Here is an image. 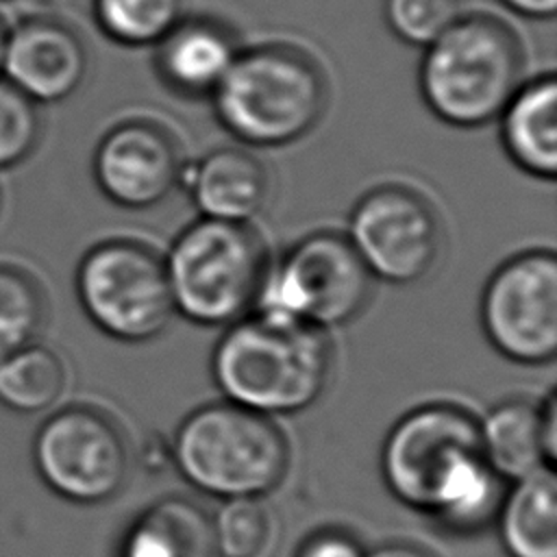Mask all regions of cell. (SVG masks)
Instances as JSON below:
<instances>
[{
    "label": "cell",
    "instance_id": "obj_1",
    "mask_svg": "<svg viewBox=\"0 0 557 557\" xmlns=\"http://www.w3.org/2000/svg\"><path fill=\"white\" fill-rule=\"evenodd\" d=\"M381 476L398 503L457 535L494 520L505 492L483 459L479 420L450 403L420 405L387 431Z\"/></svg>",
    "mask_w": 557,
    "mask_h": 557
},
{
    "label": "cell",
    "instance_id": "obj_2",
    "mask_svg": "<svg viewBox=\"0 0 557 557\" xmlns=\"http://www.w3.org/2000/svg\"><path fill=\"white\" fill-rule=\"evenodd\" d=\"M331 370L324 331L261 313L228 324L211 352V376L224 400L268 418L313 407Z\"/></svg>",
    "mask_w": 557,
    "mask_h": 557
},
{
    "label": "cell",
    "instance_id": "obj_3",
    "mask_svg": "<svg viewBox=\"0 0 557 557\" xmlns=\"http://www.w3.org/2000/svg\"><path fill=\"white\" fill-rule=\"evenodd\" d=\"M220 124L242 144L281 148L305 137L326 107L318 63L289 44L239 50L211 94Z\"/></svg>",
    "mask_w": 557,
    "mask_h": 557
},
{
    "label": "cell",
    "instance_id": "obj_4",
    "mask_svg": "<svg viewBox=\"0 0 557 557\" xmlns=\"http://www.w3.org/2000/svg\"><path fill=\"white\" fill-rule=\"evenodd\" d=\"M522 46L494 15L461 13L424 48L422 100L442 122L476 128L496 120L522 83Z\"/></svg>",
    "mask_w": 557,
    "mask_h": 557
},
{
    "label": "cell",
    "instance_id": "obj_5",
    "mask_svg": "<svg viewBox=\"0 0 557 557\" xmlns=\"http://www.w3.org/2000/svg\"><path fill=\"white\" fill-rule=\"evenodd\" d=\"M289 444L272 418L235 403L187 413L172 437V461L194 490L220 498H265L287 476Z\"/></svg>",
    "mask_w": 557,
    "mask_h": 557
},
{
    "label": "cell",
    "instance_id": "obj_6",
    "mask_svg": "<svg viewBox=\"0 0 557 557\" xmlns=\"http://www.w3.org/2000/svg\"><path fill=\"white\" fill-rule=\"evenodd\" d=\"M268 257L248 224L198 218L163 259L174 311L200 326H228L255 307Z\"/></svg>",
    "mask_w": 557,
    "mask_h": 557
},
{
    "label": "cell",
    "instance_id": "obj_7",
    "mask_svg": "<svg viewBox=\"0 0 557 557\" xmlns=\"http://www.w3.org/2000/svg\"><path fill=\"white\" fill-rule=\"evenodd\" d=\"M372 281L346 235L318 231L268 263L250 313L326 333L366 309Z\"/></svg>",
    "mask_w": 557,
    "mask_h": 557
},
{
    "label": "cell",
    "instance_id": "obj_8",
    "mask_svg": "<svg viewBox=\"0 0 557 557\" xmlns=\"http://www.w3.org/2000/svg\"><path fill=\"white\" fill-rule=\"evenodd\" d=\"M74 283L91 324L120 342L157 339L176 313L163 259L133 239H107L89 248Z\"/></svg>",
    "mask_w": 557,
    "mask_h": 557
},
{
    "label": "cell",
    "instance_id": "obj_9",
    "mask_svg": "<svg viewBox=\"0 0 557 557\" xmlns=\"http://www.w3.org/2000/svg\"><path fill=\"white\" fill-rule=\"evenodd\" d=\"M30 455L44 485L76 505L115 498L131 472L124 433L109 416L85 405L50 413L33 437Z\"/></svg>",
    "mask_w": 557,
    "mask_h": 557
},
{
    "label": "cell",
    "instance_id": "obj_10",
    "mask_svg": "<svg viewBox=\"0 0 557 557\" xmlns=\"http://www.w3.org/2000/svg\"><path fill=\"white\" fill-rule=\"evenodd\" d=\"M481 326L513 363L542 366L557 352V257L527 250L500 263L481 294Z\"/></svg>",
    "mask_w": 557,
    "mask_h": 557
},
{
    "label": "cell",
    "instance_id": "obj_11",
    "mask_svg": "<svg viewBox=\"0 0 557 557\" xmlns=\"http://www.w3.org/2000/svg\"><path fill=\"white\" fill-rule=\"evenodd\" d=\"M346 239L372 278L413 285L435 268L442 228L437 213L420 194L381 185L352 207Z\"/></svg>",
    "mask_w": 557,
    "mask_h": 557
},
{
    "label": "cell",
    "instance_id": "obj_12",
    "mask_svg": "<svg viewBox=\"0 0 557 557\" xmlns=\"http://www.w3.org/2000/svg\"><path fill=\"white\" fill-rule=\"evenodd\" d=\"M183 165L174 137L161 124L128 120L100 139L91 170L111 202L124 209H150L181 185Z\"/></svg>",
    "mask_w": 557,
    "mask_h": 557
},
{
    "label": "cell",
    "instance_id": "obj_13",
    "mask_svg": "<svg viewBox=\"0 0 557 557\" xmlns=\"http://www.w3.org/2000/svg\"><path fill=\"white\" fill-rule=\"evenodd\" d=\"M85 74V44L65 22L26 17L7 28L0 76L33 102H59L72 96Z\"/></svg>",
    "mask_w": 557,
    "mask_h": 557
},
{
    "label": "cell",
    "instance_id": "obj_14",
    "mask_svg": "<svg viewBox=\"0 0 557 557\" xmlns=\"http://www.w3.org/2000/svg\"><path fill=\"white\" fill-rule=\"evenodd\" d=\"M481 453L503 481H518L557 459V392L542 400L507 398L479 420Z\"/></svg>",
    "mask_w": 557,
    "mask_h": 557
},
{
    "label": "cell",
    "instance_id": "obj_15",
    "mask_svg": "<svg viewBox=\"0 0 557 557\" xmlns=\"http://www.w3.org/2000/svg\"><path fill=\"white\" fill-rule=\"evenodd\" d=\"M181 183L200 218L248 224L257 218L270 194V176L261 159L244 148H215L183 165Z\"/></svg>",
    "mask_w": 557,
    "mask_h": 557
},
{
    "label": "cell",
    "instance_id": "obj_16",
    "mask_svg": "<svg viewBox=\"0 0 557 557\" xmlns=\"http://www.w3.org/2000/svg\"><path fill=\"white\" fill-rule=\"evenodd\" d=\"M239 48L226 26L213 20H181L157 44V70L163 83L185 96H211Z\"/></svg>",
    "mask_w": 557,
    "mask_h": 557
},
{
    "label": "cell",
    "instance_id": "obj_17",
    "mask_svg": "<svg viewBox=\"0 0 557 557\" xmlns=\"http://www.w3.org/2000/svg\"><path fill=\"white\" fill-rule=\"evenodd\" d=\"M500 141L507 157L527 174L557 176V81L544 74L520 83L500 111Z\"/></svg>",
    "mask_w": 557,
    "mask_h": 557
},
{
    "label": "cell",
    "instance_id": "obj_18",
    "mask_svg": "<svg viewBox=\"0 0 557 557\" xmlns=\"http://www.w3.org/2000/svg\"><path fill=\"white\" fill-rule=\"evenodd\" d=\"M496 531L507 557H557V474L544 466L503 492Z\"/></svg>",
    "mask_w": 557,
    "mask_h": 557
},
{
    "label": "cell",
    "instance_id": "obj_19",
    "mask_svg": "<svg viewBox=\"0 0 557 557\" xmlns=\"http://www.w3.org/2000/svg\"><path fill=\"white\" fill-rule=\"evenodd\" d=\"M211 518L196 503L165 496L124 531L117 557H211Z\"/></svg>",
    "mask_w": 557,
    "mask_h": 557
},
{
    "label": "cell",
    "instance_id": "obj_20",
    "mask_svg": "<svg viewBox=\"0 0 557 557\" xmlns=\"http://www.w3.org/2000/svg\"><path fill=\"white\" fill-rule=\"evenodd\" d=\"M61 357L41 344H28L0 361V405L17 413L52 407L65 389Z\"/></svg>",
    "mask_w": 557,
    "mask_h": 557
},
{
    "label": "cell",
    "instance_id": "obj_21",
    "mask_svg": "<svg viewBox=\"0 0 557 557\" xmlns=\"http://www.w3.org/2000/svg\"><path fill=\"white\" fill-rule=\"evenodd\" d=\"M98 28L122 46L159 44L185 13V0H94Z\"/></svg>",
    "mask_w": 557,
    "mask_h": 557
},
{
    "label": "cell",
    "instance_id": "obj_22",
    "mask_svg": "<svg viewBox=\"0 0 557 557\" xmlns=\"http://www.w3.org/2000/svg\"><path fill=\"white\" fill-rule=\"evenodd\" d=\"M44 313V294L37 281L20 268L0 265V361L35 344Z\"/></svg>",
    "mask_w": 557,
    "mask_h": 557
},
{
    "label": "cell",
    "instance_id": "obj_23",
    "mask_svg": "<svg viewBox=\"0 0 557 557\" xmlns=\"http://www.w3.org/2000/svg\"><path fill=\"white\" fill-rule=\"evenodd\" d=\"M272 540V516L261 498L222 500L211 518V544L218 557H261Z\"/></svg>",
    "mask_w": 557,
    "mask_h": 557
},
{
    "label": "cell",
    "instance_id": "obj_24",
    "mask_svg": "<svg viewBox=\"0 0 557 557\" xmlns=\"http://www.w3.org/2000/svg\"><path fill=\"white\" fill-rule=\"evenodd\" d=\"M41 135L37 102L0 76V172L33 154Z\"/></svg>",
    "mask_w": 557,
    "mask_h": 557
},
{
    "label": "cell",
    "instance_id": "obj_25",
    "mask_svg": "<svg viewBox=\"0 0 557 557\" xmlns=\"http://www.w3.org/2000/svg\"><path fill=\"white\" fill-rule=\"evenodd\" d=\"M461 0H383L389 30L405 44L426 48L461 15Z\"/></svg>",
    "mask_w": 557,
    "mask_h": 557
},
{
    "label": "cell",
    "instance_id": "obj_26",
    "mask_svg": "<svg viewBox=\"0 0 557 557\" xmlns=\"http://www.w3.org/2000/svg\"><path fill=\"white\" fill-rule=\"evenodd\" d=\"M366 546L344 529H320L309 533L294 557H366Z\"/></svg>",
    "mask_w": 557,
    "mask_h": 557
},
{
    "label": "cell",
    "instance_id": "obj_27",
    "mask_svg": "<svg viewBox=\"0 0 557 557\" xmlns=\"http://www.w3.org/2000/svg\"><path fill=\"white\" fill-rule=\"evenodd\" d=\"M507 9L531 20H548L557 11V0H500Z\"/></svg>",
    "mask_w": 557,
    "mask_h": 557
},
{
    "label": "cell",
    "instance_id": "obj_28",
    "mask_svg": "<svg viewBox=\"0 0 557 557\" xmlns=\"http://www.w3.org/2000/svg\"><path fill=\"white\" fill-rule=\"evenodd\" d=\"M366 557H433L426 548L409 542H385L366 553Z\"/></svg>",
    "mask_w": 557,
    "mask_h": 557
},
{
    "label": "cell",
    "instance_id": "obj_29",
    "mask_svg": "<svg viewBox=\"0 0 557 557\" xmlns=\"http://www.w3.org/2000/svg\"><path fill=\"white\" fill-rule=\"evenodd\" d=\"M7 24H4V20H2V15H0V63H2V50H4V39H7Z\"/></svg>",
    "mask_w": 557,
    "mask_h": 557
}]
</instances>
